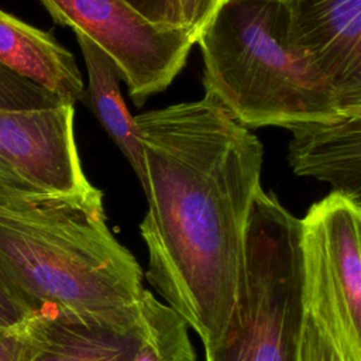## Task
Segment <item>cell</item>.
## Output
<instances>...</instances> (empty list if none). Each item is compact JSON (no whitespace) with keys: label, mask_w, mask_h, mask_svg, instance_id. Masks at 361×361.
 Returning <instances> with one entry per match:
<instances>
[{"label":"cell","mask_w":361,"mask_h":361,"mask_svg":"<svg viewBox=\"0 0 361 361\" xmlns=\"http://www.w3.org/2000/svg\"><path fill=\"white\" fill-rule=\"evenodd\" d=\"M148 210L145 278L204 348L227 331L238 296L262 144L212 94L134 117Z\"/></svg>","instance_id":"6da1fadb"},{"label":"cell","mask_w":361,"mask_h":361,"mask_svg":"<svg viewBox=\"0 0 361 361\" xmlns=\"http://www.w3.org/2000/svg\"><path fill=\"white\" fill-rule=\"evenodd\" d=\"M106 220L96 188L0 213V262L32 313L52 307L123 326L140 322L142 269Z\"/></svg>","instance_id":"7a4b0ae2"},{"label":"cell","mask_w":361,"mask_h":361,"mask_svg":"<svg viewBox=\"0 0 361 361\" xmlns=\"http://www.w3.org/2000/svg\"><path fill=\"white\" fill-rule=\"evenodd\" d=\"M196 42L206 93L245 128L361 114L290 42L286 0H224Z\"/></svg>","instance_id":"3957f363"},{"label":"cell","mask_w":361,"mask_h":361,"mask_svg":"<svg viewBox=\"0 0 361 361\" xmlns=\"http://www.w3.org/2000/svg\"><path fill=\"white\" fill-rule=\"evenodd\" d=\"M300 219L259 188L251 202L233 317L206 361H298L306 320Z\"/></svg>","instance_id":"277c9868"},{"label":"cell","mask_w":361,"mask_h":361,"mask_svg":"<svg viewBox=\"0 0 361 361\" xmlns=\"http://www.w3.org/2000/svg\"><path fill=\"white\" fill-rule=\"evenodd\" d=\"M361 206L331 192L300 219L306 316L341 361H361Z\"/></svg>","instance_id":"5b68a950"},{"label":"cell","mask_w":361,"mask_h":361,"mask_svg":"<svg viewBox=\"0 0 361 361\" xmlns=\"http://www.w3.org/2000/svg\"><path fill=\"white\" fill-rule=\"evenodd\" d=\"M56 24L83 34L117 65L137 106L166 89L183 68L196 34L148 23L123 0H39Z\"/></svg>","instance_id":"8992f818"},{"label":"cell","mask_w":361,"mask_h":361,"mask_svg":"<svg viewBox=\"0 0 361 361\" xmlns=\"http://www.w3.org/2000/svg\"><path fill=\"white\" fill-rule=\"evenodd\" d=\"M73 106L0 109V161L31 186L55 196L82 195L86 179L73 137Z\"/></svg>","instance_id":"52a82bcc"},{"label":"cell","mask_w":361,"mask_h":361,"mask_svg":"<svg viewBox=\"0 0 361 361\" xmlns=\"http://www.w3.org/2000/svg\"><path fill=\"white\" fill-rule=\"evenodd\" d=\"M286 1L293 47L361 113V0Z\"/></svg>","instance_id":"ba28073f"},{"label":"cell","mask_w":361,"mask_h":361,"mask_svg":"<svg viewBox=\"0 0 361 361\" xmlns=\"http://www.w3.org/2000/svg\"><path fill=\"white\" fill-rule=\"evenodd\" d=\"M28 329L35 344L32 361H134L144 336L141 317L123 326L52 307L34 312Z\"/></svg>","instance_id":"9c48e42d"},{"label":"cell","mask_w":361,"mask_h":361,"mask_svg":"<svg viewBox=\"0 0 361 361\" xmlns=\"http://www.w3.org/2000/svg\"><path fill=\"white\" fill-rule=\"evenodd\" d=\"M289 164L299 176L329 182L333 192L361 206V114L288 127Z\"/></svg>","instance_id":"30bf717a"},{"label":"cell","mask_w":361,"mask_h":361,"mask_svg":"<svg viewBox=\"0 0 361 361\" xmlns=\"http://www.w3.org/2000/svg\"><path fill=\"white\" fill-rule=\"evenodd\" d=\"M0 65L72 106L83 97V80L75 56L49 32L1 8Z\"/></svg>","instance_id":"8fae6325"},{"label":"cell","mask_w":361,"mask_h":361,"mask_svg":"<svg viewBox=\"0 0 361 361\" xmlns=\"http://www.w3.org/2000/svg\"><path fill=\"white\" fill-rule=\"evenodd\" d=\"M89 76V86L82 100L94 113L110 138L128 159L141 185L145 182L142 149L134 123L120 92L121 79L117 65L94 42L83 34H76Z\"/></svg>","instance_id":"7c38bea8"},{"label":"cell","mask_w":361,"mask_h":361,"mask_svg":"<svg viewBox=\"0 0 361 361\" xmlns=\"http://www.w3.org/2000/svg\"><path fill=\"white\" fill-rule=\"evenodd\" d=\"M140 313L144 336L134 361H196L185 319L148 289L142 290Z\"/></svg>","instance_id":"4fadbf2b"},{"label":"cell","mask_w":361,"mask_h":361,"mask_svg":"<svg viewBox=\"0 0 361 361\" xmlns=\"http://www.w3.org/2000/svg\"><path fill=\"white\" fill-rule=\"evenodd\" d=\"M62 102L49 90L0 65V109H31Z\"/></svg>","instance_id":"5bb4252c"},{"label":"cell","mask_w":361,"mask_h":361,"mask_svg":"<svg viewBox=\"0 0 361 361\" xmlns=\"http://www.w3.org/2000/svg\"><path fill=\"white\" fill-rule=\"evenodd\" d=\"M54 196L21 179L10 178L0 172V213L23 212Z\"/></svg>","instance_id":"9a60e30c"},{"label":"cell","mask_w":361,"mask_h":361,"mask_svg":"<svg viewBox=\"0 0 361 361\" xmlns=\"http://www.w3.org/2000/svg\"><path fill=\"white\" fill-rule=\"evenodd\" d=\"M35 344L28 319L20 324L0 327V361H32Z\"/></svg>","instance_id":"2e32d148"},{"label":"cell","mask_w":361,"mask_h":361,"mask_svg":"<svg viewBox=\"0 0 361 361\" xmlns=\"http://www.w3.org/2000/svg\"><path fill=\"white\" fill-rule=\"evenodd\" d=\"M148 23L164 28H185L180 0H123Z\"/></svg>","instance_id":"e0dca14e"},{"label":"cell","mask_w":361,"mask_h":361,"mask_svg":"<svg viewBox=\"0 0 361 361\" xmlns=\"http://www.w3.org/2000/svg\"><path fill=\"white\" fill-rule=\"evenodd\" d=\"M298 361H341L329 338L306 316Z\"/></svg>","instance_id":"ac0fdd59"},{"label":"cell","mask_w":361,"mask_h":361,"mask_svg":"<svg viewBox=\"0 0 361 361\" xmlns=\"http://www.w3.org/2000/svg\"><path fill=\"white\" fill-rule=\"evenodd\" d=\"M32 312L20 298L0 262V327L25 322Z\"/></svg>","instance_id":"d6986e66"},{"label":"cell","mask_w":361,"mask_h":361,"mask_svg":"<svg viewBox=\"0 0 361 361\" xmlns=\"http://www.w3.org/2000/svg\"><path fill=\"white\" fill-rule=\"evenodd\" d=\"M224 0H180L183 27L197 37L200 30Z\"/></svg>","instance_id":"ffe728a7"},{"label":"cell","mask_w":361,"mask_h":361,"mask_svg":"<svg viewBox=\"0 0 361 361\" xmlns=\"http://www.w3.org/2000/svg\"><path fill=\"white\" fill-rule=\"evenodd\" d=\"M0 172L3 173V175H6V176H10V178H16V179H21L20 176H17L3 161H0ZM23 180V179H21ZM25 182V180H24Z\"/></svg>","instance_id":"44dd1931"}]
</instances>
